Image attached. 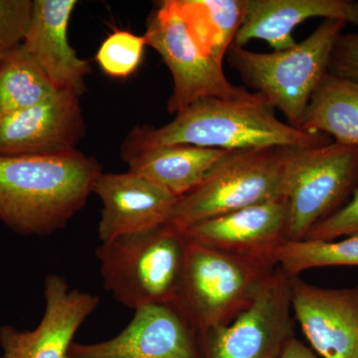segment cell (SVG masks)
Returning a JSON list of instances; mask_svg holds the SVG:
<instances>
[{
    "label": "cell",
    "instance_id": "obj_17",
    "mask_svg": "<svg viewBox=\"0 0 358 358\" xmlns=\"http://www.w3.org/2000/svg\"><path fill=\"white\" fill-rule=\"evenodd\" d=\"M358 25V1L353 0H247L246 10L233 45L265 40L274 51L296 44L293 31L310 18Z\"/></svg>",
    "mask_w": 358,
    "mask_h": 358
},
{
    "label": "cell",
    "instance_id": "obj_12",
    "mask_svg": "<svg viewBox=\"0 0 358 358\" xmlns=\"http://www.w3.org/2000/svg\"><path fill=\"white\" fill-rule=\"evenodd\" d=\"M85 131L80 96L58 90L34 107L0 117V157L73 154Z\"/></svg>",
    "mask_w": 358,
    "mask_h": 358
},
{
    "label": "cell",
    "instance_id": "obj_6",
    "mask_svg": "<svg viewBox=\"0 0 358 358\" xmlns=\"http://www.w3.org/2000/svg\"><path fill=\"white\" fill-rule=\"evenodd\" d=\"M288 148L228 152L199 185L176 200L167 225L185 231L209 219L285 197Z\"/></svg>",
    "mask_w": 358,
    "mask_h": 358
},
{
    "label": "cell",
    "instance_id": "obj_3",
    "mask_svg": "<svg viewBox=\"0 0 358 358\" xmlns=\"http://www.w3.org/2000/svg\"><path fill=\"white\" fill-rule=\"evenodd\" d=\"M185 231L164 225L101 242L96 250L103 287L124 307L174 305L185 266Z\"/></svg>",
    "mask_w": 358,
    "mask_h": 358
},
{
    "label": "cell",
    "instance_id": "obj_11",
    "mask_svg": "<svg viewBox=\"0 0 358 358\" xmlns=\"http://www.w3.org/2000/svg\"><path fill=\"white\" fill-rule=\"evenodd\" d=\"M43 294V315L34 329L0 327V358H67L78 331L100 303L98 296L71 288L58 274L45 277Z\"/></svg>",
    "mask_w": 358,
    "mask_h": 358
},
{
    "label": "cell",
    "instance_id": "obj_9",
    "mask_svg": "<svg viewBox=\"0 0 358 358\" xmlns=\"http://www.w3.org/2000/svg\"><path fill=\"white\" fill-rule=\"evenodd\" d=\"M289 275L275 274L244 312L199 334L204 358H281L294 338Z\"/></svg>",
    "mask_w": 358,
    "mask_h": 358
},
{
    "label": "cell",
    "instance_id": "obj_27",
    "mask_svg": "<svg viewBox=\"0 0 358 358\" xmlns=\"http://www.w3.org/2000/svg\"><path fill=\"white\" fill-rule=\"evenodd\" d=\"M281 358H317V353L308 348L300 339L294 338L289 341Z\"/></svg>",
    "mask_w": 358,
    "mask_h": 358
},
{
    "label": "cell",
    "instance_id": "obj_18",
    "mask_svg": "<svg viewBox=\"0 0 358 358\" xmlns=\"http://www.w3.org/2000/svg\"><path fill=\"white\" fill-rule=\"evenodd\" d=\"M228 152L195 145H166L145 150L124 162L129 171L179 199L199 185Z\"/></svg>",
    "mask_w": 358,
    "mask_h": 358
},
{
    "label": "cell",
    "instance_id": "obj_13",
    "mask_svg": "<svg viewBox=\"0 0 358 358\" xmlns=\"http://www.w3.org/2000/svg\"><path fill=\"white\" fill-rule=\"evenodd\" d=\"M288 231V202L281 197L195 224L185 232L209 248L277 266Z\"/></svg>",
    "mask_w": 358,
    "mask_h": 358
},
{
    "label": "cell",
    "instance_id": "obj_23",
    "mask_svg": "<svg viewBox=\"0 0 358 358\" xmlns=\"http://www.w3.org/2000/svg\"><path fill=\"white\" fill-rule=\"evenodd\" d=\"M145 46L143 35L117 29L103 40L96 60L108 76L128 78L140 66Z\"/></svg>",
    "mask_w": 358,
    "mask_h": 358
},
{
    "label": "cell",
    "instance_id": "obj_25",
    "mask_svg": "<svg viewBox=\"0 0 358 358\" xmlns=\"http://www.w3.org/2000/svg\"><path fill=\"white\" fill-rule=\"evenodd\" d=\"M358 235V186L348 203L313 226L305 240L336 241L339 237Z\"/></svg>",
    "mask_w": 358,
    "mask_h": 358
},
{
    "label": "cell",
    "instance_id": "obj_19",
    "mask_svg": "<svg viewBox=\"0 0 358 358\" xmlns=\"http://www.w3.org/2000/svg\"><path fill=\"white\" fill-rule=\"evenodd\" d=\"M299 129L358 148V84L327 72L313 92Z\"/></svg>",
    "mask_w": 358,
    "mask_h": 358
},
{
    "label": "cell",
    "instance_id": "obj_15",
    "mask_svg": "<svg viewBox=\"0 0 358 358\" xmlns=\"http://www.w3.org/2000/svg\"><path fill=\"white\" fill-rule=\"evenodd\" d=\"M93 193L103 204L98 228L101 242L164 225L178 200L159 185L129 171L101 173Z\"/></svg>",
    "mask_w": 358,
    "mask_h": 358
},
{
    "label": "cell",
    "instance_id": "obj_21",
    "mask_svg": "<svg viewBox=\"0 0 358 358\" xmlns=\"http://www.w3.org/2000/svg\"><path fill=\"white\" fill-rule=\"evenodd\" d=\"M56 91L22 45L4 52L0 59V117L34 107Z\"/></svg>",
    "mask_w": 358,
    "mask_h": 358
},
{
    "label": "cell",
    "instance_id": "obj_10",
    "mask_svg": "<svg viewBox=\"0 0 358 358\" xmlns=\"http://www.w3.org/2000/svg\"><path fill=\"white\" fill-rule=\"evenodd\" d=\"M67 358H204L199 331L174 305L134 310L128 326L108 341L73 343Z\"/></svg>",
    "mask_w": 358,
    "mask_h": 358
},
{
    "label": "cell",
    "instance_id": "obj_22",
    "mask_svg": "<svg viewBox=\"0 0 358 358\" xmlns=\"http://www.w3.org/2000/svg\"><path fill=\"white\" fill-rule=\"evenodd\" d=\"M277 266L288 275H301L315 268L358 267V235L341 241H288L278 253Z\"/></svg>",
    "mask_w": 358,
    "mask_h": 358
},
{
    "label": "cell",
    "instance_id": "obj_4",
    "mask_svg": "<svg viewBox=\"0 0 358 358\" xmlns=\"http://www.w3.org/2000/svg\"><path fill=\"white\" fill-rule=\"evenodd\" d=\"M275 270L277 266L209 248L188 238L174 306L199 334L226 326L251 306Z\"/></svg>",
    "mask_w": 358,
    "mask_h": 358
},
{
    "label": "cell",
    "instance_id": "obj_24",
    "mask_svg": "<svg viewBox=\"0 0 358 358\" xmlns=\"http://www.w3.org/2000/svg\"><path fill=\"white\" fill-rule=\"evenodd\" d=\"M33 13L31 0H0V48L4 52L22 45Z\"/></svg>",
    "mask_w": 358,
    "mask_h": 358
},
{
    "label": "cell",
    "instance_id": "obj_2",
    "mask_svg": "<svg viewBox=\"0 0 358 358\" xmlns=\"http://www.w3.org/2000/svg\"><path fill=\"white\" fill-rule=\"evenodd\" d=\"M102 167L77 152L0 157V221L23 236L64 229L93 193Z\"/></svg>",
    "mask_w": 358,
    "mask_h": 358
},
{
    "label": "cell",
    "instance_id": "obj_26",
    "mask_svg": "<svg viewBox=\"0 0 358 358\" xmlns=\"http://www.w3.org/2000/svg\"><path fill=\"white\" fill-rule=\"evenodd\" d=\"M329 73L358 84V33L339 35L331 52Z\"/></svg>",
    "mask_w": 358,
    "mask_h": 358
},
{
    "label": "cell",
    "instance_id": "obj_20",
    "mask_svg": "<svg viewBox=\"0 0 358 358\" xmlns=\"http://www.w3.org/2000/svg\"><path fill=\"white\" fill-rule=\"evenodd\" d=\"M200 48L223 66L243 21L247 0H173Z\"/></svg>",
    "mask_w": 358,
    "mask_h": 358
},
{
    "label": "cell",
    "instance_id": "obj_5",
    "mask_svg": "<svg viewBox=\"0 0 358 358\" xmlns=\"http://www.w3.org/2000/svg\"><path fill=\"white\" fill-rule=\"evenodd\" d=\"M346 23L324 20L308 37L285 50L259 53L233 45L228 64L245 84L281 110L299 129L313 92L329 72L334 44Z\"/></svg>",
    "mask_w": 358,
    "mask_h": 358
},
{
    "label": "cell",
    "instance_id": "obj_14",
    "mask_svg": "<svg viewBox=\"0 0 358 358\" xmlns=\"http://www.w3.org/2000/svg\"><path fill=\"white\" fill-rule=\"evenodd\" d=\"M292 310L322 358H358V285L324 289L289 275Z\"/></svg>",
    "mask_w": 358,
    "mask_h": 358
},
{
    "label": "cell",
    "instance_id": "obj_28",
    "mask_svg": "<svg viewBox=\"0 0 358 358\" xmlns=\"http://www.w3.org/2000/svg\"><path fill=\"white\" fill-rule=\"evenodd\" d=\"M3 53H4V51L2 50L1 48H0V59H1L2 57V55H3Z\"/></svg>",
    "mask_w": 358,
    "mask_h": 358
},
{
    "label": "cell",
    "instance_id": "obj_1",
    "mask_svg": "<svg viewBox=\"0 0 358 358\" xmlns=\"http://www.w3.org/2000/svg\"><path fill=\"white\" fill-rule=\"evenodd\" d=\"M331 143L324 134L294 128L275 117V109L261 94L233 99L204 98L176 114L160 128L140 126L124 138L122 159L152 148L188 145L222 150L265 148H317Z\"/></svg>",
    "mask_w": 358,
    "mask_h": 358
},
{
    "label": "cell",
    "instance_id": "obj_7",
    "mask_svg": "<svg viewBox=\"0 0 358 358\" xmlns=\"http://www.w3.org/2000/svg\"><path fill=\"white\" fill-rule=\"evenodd\" d=\"M285 197L289 241H303L313 226L343 207L358 185V148L338 143L289 148Z\"/></svg>",
    "mask_w": 358,
    "mask_h": 358
},
{
    "label": "cell",
    "instance_id": "obj_8",
    "mask_svg": "<svg viewBox=\"0 0 358 358\" xmlns=\"http://www.w3.org/2000/svg\"><path fill=\"white\" fill-rule=\"evenodd\" d=\"M171 71L173 90L167 110L178 114L204 98L233 99L248 93L231 83L223 66L199 46L176 9L173 0L159 2L148 18L143 34Z\"/></svg>",
    "mask_w": 358,
    "mask_h": 358
},
{
    "label": "cell",
    "instance_id": "obj_16",
    "mask_svg": "<svg viewBox=\"0 0 358 358\" xmlns=\"http://www.w3.org/2000/svg\"><path fill=\"white\" fill-rule=\"evenodd\" d=\"M76 0H34L29 29L22 46L46 73L57 90L81 96L89 61L77 56L68 41L67 30Z\"/></svg>",
    "mask_w": 358,
    "mask_h": 358
}]
</instances>
